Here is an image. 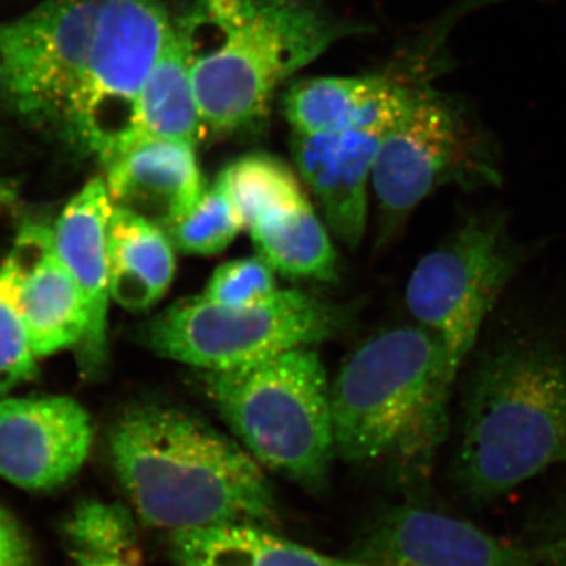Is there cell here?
I'll return each instance as SVG.
<instances>
[{"instance_id": "obj_1", "label": "cell", "mask_w": 566, "mask_h": 566, "mask_svg": "<svg viewBox=\"0 0 566 566\" xmlns=\"http://www.w3.org/2000/svg\"><path fill=\"white\" fill-rule=\"evenodd\" d=\"M109 452L145 526L174 534L277 520L273 488L255 458L182 409H126L111 428Z\"/></svg>"}, {"instance_id": "obj_2", "label": "cell", "mask_w": 566, "mask_h": 566, "mask_svg": "<svg viewBox=\"0 0 566 566\" xmlns=\"http://www.w3.org/2000/svg\"><path fill=\"white\" fill-rule=\"evenodd\" d=\"M554 465H566V340L549 327H513L469 371L458 480L490 501Z\"/></svg>"}, {"instance_id": "obj_3", "label": "cell", "mask_w": 566, "mask_h": 566, "mask_svg": "<svg viewBox=\"0 0 566 566\" xmlns=\"http://www.w3.org/2000/svg\"><path fill=\"white\" fill-rule=\"evenodd\" d=\"M175 28L205 128L222 134L262 123L275 88L352 32L305 0H192Z\"/></svg>"}, {"instance_id": "obj_4", "label": "cell", "mask_w": 566, "mask_h": 566, "mask_svg": "<svg viewBox=\"0 0 566 566\" xmlns=\"http://www.w3.org/2000/svg\"><path fill=\"white\" fill-rule=\"evenodd\" d=\"M452 387L430 331L416 323L374 335L331 386L335 455L349 463L392 460L424 474L449 430Z\"/></svg>"}, {"instance_id": "obj_5", "label": "cell", "mask_w": 566, "mask_h": 566, "mask_svg": "<svg viewBox=\"0 0 566 566\" xmlns=\"http://www.w3.org/2000/svg\"><path fill=\"white\" fill-rule=\"evenodd\" d=\"M205 392L256 463L316 486L335 455L331 386L322 357L294 348L205 371Z\"/></svg>"}, {"instance_id": "obj_6", "label": "cell", "mask_w": 566, "mask_h": 566, "mask_svg": "<svg viewBox=\"0 0 566 566\" xmlns=\"http://www.w3.org/2000/svg\"><path fill=\"white\" fill-rule=\"evenodd\" d=\"M527 259L501 211L469 214L427 253L406 285V307L434 335L455 385L488 316Z\"/></svg>"}, {"instance_id": "obj_7", "label": "cell", "mask_w": 566, "mask_h": 566, "mask_svg": "<svg viewBox=\"0 0 566 566\" xmlns=\"http://www.w3.org/2000/svg\"><path fill=\"white\" fill-rule=\"evenodd\" d=\"M172 31L161 0H103L91 55L61 126L104 166L136 145L142 93Z\"/></svg>"}, {"instance_id": "obj_8", "label": "cell", "mask_w": 566, "mask_h": 566, "mask_svg": "<svg viewBox=\"0 0 566 566\" xmlns=\"http://www.w3.org/2000/svg\"><path fill=\"white\" fill-rule=\"evenodd\" d=\"M344 322L335 305L300 290H279L249 307H223L199 296L151 318L142 327V342L166 359L218 371L327 340Z\"/></svg>"}, {"instance_id": "obj_9", "label": "cell", "mask_w": 566, "mask_h": 566, "mask_svg": "<svg viewBox=\"0 0 566 566\" xmlns=\"http://www.w3.org/2000/svg\"><path fill=\"white\" fill-rule=\"evenodd\" d=\"M501 181L497 158L479 126L457 104L419 88L403 117L382 136L371 174L386 238L444 186L476 191Z\"/></svg>"}, {"instance_id": "obj_10", "label": "cell", "mask_w": 566, "mask_h": 566, "mask_svg": "<svg viewBox=\"0 0 566 566\" xmlns=\"http://www.w3.org/2000/svg\"><path fill=\"white\" fill-rule=\"evenodd\" d=\"M103 0H41L0 22V92L25 120L59 125L91 55Z\"/></svg>"}, {"instance_id": "obj_11", "label": "cell", "mask_w": 566, "mask_h": 566, "mask_svg": "<svg viewBox=\"0 0 566 566\" xmlns=\"http://www.w3.org/2000/svg\"><path fill=\"white\" fill-rule=\"evenodd\" d=\"M93 442L91 416L61 395L0 400V476L28 491L74 479Z\"/></svg>"}, {"instance_id": "obj_12", "label": "cell", "mask_w": 566, "mask_h": 566, "mask_svg": "<svg viewBox=\"0 0 566 566\" xmlns=\"http://www.w3.org/2000/svg\"><path fill=\"white\" fill-rule=\"evenodd\" d=\"M0 292L20 314L36 356H50L84 340L87 304L55 251L52 227L22 226L0 263Z\"/></svg>"}, {"instance_id": "obj_13", "label": "cell", "mask_w": 566, "mask_h": 566, "mask_svg": "<svg viewBox=\"0 0 566 566\" xmlns=\"http://www.w3.org/2000/svg\"><path fill=\"white\" fill-rule=\"evenodd\" d=\"M364 566H539L534 554L431 510L403 506L375 528Z\"/></svg>"}, {"instance_id": "obj_14", "label": "cell", "mask_w": 566, "mask_h": 566, "mask_svg": "<svg viewBox=\"0 0 566 566\" xmlns=\"http://www.w3.org/2000/svg\"><path fill=\"white\" fill-rule=\"evenodd\" d=\"M385 134L352 129L293 136L297 170L315 193L327 226L349 249H356L364 240L368 186Z\"/></svg>"}, {"instance_id": "obj_15", "label": "cell", "mask_w": 566, "mask_h": 566, "mask_svg": "<svg viewBox=\"0 0 566 566\" xmlns=\"http://www.w3.org/2000/svg\"><path fill=\"white\" fill-rule=\"evenodd\" d=\"M114 203L104 178H93L62 211L54 230L55 251L80 286L88 308V327L81 342L87 367L106 357L107 312L111 303L107 230Z\"/></svg>"}, {"instance_id": "obj_16", "label": "cell", "mask_w": 566, "mask_h": 566, "mask_svg": "<svg viewBox=\"0 0 566 566\" xmlns=\"http://www.w3.org/2000/svg\"><path fill=\"white\" fill-rule=\"evenodd\" d=\"M107 191L114 207L126 208L169 230L203 196L196 145L144 140L106 164Z\"/></svg>"}, {"instance_id": "obj_17", "label": "cell", "mask_w": 566, "mask_h": 566, "mask_svg": "<svg viewBox=\"0 0 566 566\" xmlns=\"http://www.w3.org/2000/svg\"><path fill=\"white\" fill-rule=\"evenodd\" d=\"M412 93L385 76L315 77L293 85L285 115L300 134L387 133L408 111Z\"/></svg>"}, {"instance_id": "obj_18", "label": "cell", "mask_w": 566, "mask_h": 566, "mask_svg": "<svg viewBox=\"0 0 566 566\" xmlns=\"http://www.w3.org/2000/svg\"><path fill=\"white\" fill-rule=\"evenodd\" d=\"M111 300L144 312L166 296L175 279V248L161 227L114 207L107 230Z\"/></svg>"}, {"instance_id": "obj_19", "label": "cell", "mask_w": 566, "mask_h": 566, "mask_svg": "<svg viewBox=\"0 0 566 566\" xmlns=\"http://www.w3.org/2000/svg\"><path fill=\"white\" fill-rule=\"evenodd\" d=\"M170 551L180 566H364L359 558L324 556L249 524L174 532Z\"/></svg>"}, {"instance_id": "obj_20", "label": "cell", "mask_w": 566, "mask_h": 566, "mask_svg": "<svg viewBox=\"0 0 566 566\" xmlns=\"http://www.w3.org/2000/svg\"><path fill=\"white\" fill-rule=\"evenodd\" d=\"M205 132L191 63L174 20L170 39L142 93L136 145L144 140L197 145L203 139Z\"/></svg>"}, {"instance_id": "obj_21", "label": "cell", "mask_w": 566, "mask_h": 566, "mask_svg": "<svg viewBox=\"0 0 566 566\" xmlns=\"http://www.w3.org/2000/svg\"><path fill=\"white\" fill-rule=\"evenodd\" d=\"M259 255L293 279L334 281L337 253L311 200L249 230Z\"/></svg>"}, {"instance_id": "obj_22", "label": "cell", "mask_w": 566, "mask_h": 566, "mask_svg": "<svg viewBox=\"0 0 566 566\" xmlns=\"http://www.w3.org/2000/svg\"><path fill=\"white\" fill-rule=\"evenodd\" d=\"M216 181L248 230L308 202L296 174L281 159L262 153L230 163Z\"/></svg>"}, {"instance_id": "obj_23", "label": "cell", "mask_w": 566, "mask_h": 566, "mask_svg": "<svg viewBox=\"0 0 566 566\" xmlns=\"http://www.w3.org/2000/svg\"><path fill=\"white\" fill-rule=\"evenodd\" d=\"M63 534L71 546V556L118 558L140 565L136 521L120 504L82 502L66 520Z\"/></svg>"}, {"instance_id": "obj_24", "label": "cell", "mask_w": 566, "mask_h": 566, "mask_svg": "<svg viewBox=\"0 0 566 566\" xmlns=\"http://www.w3.org/2000/svg\"><path fill=\"white\" fill-rule=\"evenodd\" d=\"M243 229L232 202L216 181L167 234L178 251L210 256L226 251Z\"/></svg>"}, {"instance_id": "obj_25", "label": "cell", "mask_w": 566, "mask_h": 566, "mask_svg": "<svg viewBox=\"0 0 566 566\" xmlns=\"http://www.w3.org/2000/svg\"><path fill=\"white\" fill-rule=\"evenodd\" d=\"M277 292L274 268L259 255L221 264L205 286L202 297L223 307H249Z\"/></svg>"}, {"instance_id": "obj_26", "label": "cell", "mask_w": 566, "mask_h": 566, "mask_svg": "<svg viewBox=\"0 0 566 566\" xmlns=\"http://www.w3.org/2000/svg\"><path fill=\"white\" fill-rule=\"evenodd\" d=\"M39 359L20 314L0 292V400L35 376Z\"/></svg>"}, {"instance_id": "obj_27", "label": "cell", "mask_w": 566, "mask_h": 566, "mask_svg": "<svg viewBox=\"0 0 566 566\" xmlns=\"http://www.w3.org/2000/svg\"><path fill=\"white\" fill-rule=\"evenodd\" d=\"M0 566H32V547L17 517L0 505Z\"/></svg>"}, {"instance_id": "obj_28", "label": "cell", "mask_w": 566, "mask_h": 566, "mask_svg": "<svg viewBox=\"0 0 566 566\" xmlns=\"http://www.w3.org/2000/svg\"><path fill=\"white\" fill-rule=\"evenodd\" d=\"M73 558L76 566H136L128 564V562L109 557H92L81 556V554H73Z\"/></svg>"}, {"instance_id": "obj_29", "label": "cell", "mask_w": 566, "mask_h": 566, "mask_svg": "<svg viewBox=\"0 0 566 566\" xmlns=\"http://www.w3.org/2000/svg\"><path fill=\"white\" fill-rule=\"evenodd\" d=\"M549 557L554 566H566V526L549 547Z\"/></svg>"}, {"instance_id": "obj_30", "label": "cell", "mask_w": 566, "mask_h": 566, "mask_svg": "<svg viewBox=\"0 0 566 566\" xmlns=\"http://www.w3.org/2000/svg\"><path fill=\"white\" fill-rule=\"evenodd\" d=\"M17 200V188L13 182L0 178V205H10Z\"/></svg>"}]
</instances>
